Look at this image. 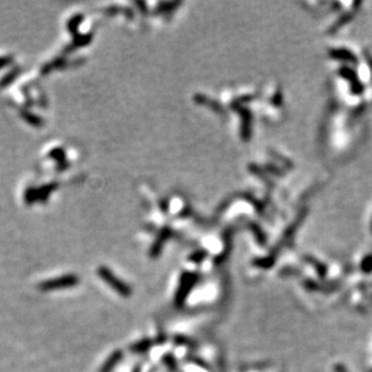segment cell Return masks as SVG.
<instances>
[{"label":"cell","instance_id":"6da1fadb","mask_svg":"<svg viewBox=\"0 0 372 372\" xmlns=\"http://www.w3.org/2000/svg\"><path fill=\"white\" fill-rule=\"evenodd\" d=\"M99 275H100V277L103 278L113 290H116L119 295L129 296L131 294V288L129 287L127 283H124V282L119 281L109 269L100 268L99 269Z\"/></svg>","mask_w":372,"mask_h":372},{"label":"cell","instance_id":"7a4b0ae2","mask_svg":"<svg viewBox=\"0 0 372 372\" xmlns=\"http://www.w3.org/2000/svg\"><path fill=\"white\" fill-rule=\"evenodd\" d=\"M79 283V278L74 275H67L63 276V277L55 278V280H51L47 282L41 283L39 288L43 292H52V290L62 289V288H68V287H74Z\"/></svg>","mask_w":372,"mask_h":372},{"label":"cell","instance_id":"3957f363","mask_svg":"<svg viewBox=\"0 0 372 372\" xmlns=\"http://www.w3.org/2000/svg\"><path fill=\"white\" fill-rule=\"evenodd\" d=\"M122 356H123V354H122L121 350H116V352H113L110 355V358L104 362V365H103V367H101L100 372H111V371H112L113 368L116 367V365L118 364L119 361H121Z\"/></svg>","mask_w":372,"mask_h":372},{"label":"cell","instance_id":"277c9868","mask_svg":"<svg viewBox=\"0 0 372 372\" xmlns=\"http://www.w3.org/2000/svg\"><path fill=\"white\" fill-rule=\"evenodd\" d=\"M151 346H152V341L149 340V338H143V340L139 341L137 343L133 344L130 349L135 353H143V352H146V350H148L149 348H151Z\"/></svg>","mask_w":372,"mask_h":372},{"label":"cell","instance_id":"5b68a950","mask_svg":"<svg viewBox=\"0 0 372 372\" xmlns=\"http://www.w3.org/2000/svg\"><path fill=\"white\" fill-rule=\"evenodd\" d=\"M164 362L167 365V367H169L170 370L175 368V366H176L175 359H173L171 355H166V358H164Z\"/></svg>","mask_w":372,"mask_h":372},{"label":"cell","instance_id":"8992f818","mask_svg":"<svg viewBox=\"0 0 372 372\" xmlns=\"http://www.w3.org/2000/svg\"><path fill=\"white\" fill-rule=\"evenodd\" d=\"M133 372H140V368H139V367H136V368H135V370H134Z\"/></svg>","mask_w":372,"mask_h":372}]
</instances>
